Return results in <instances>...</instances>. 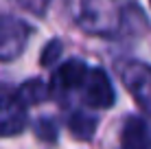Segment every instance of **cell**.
Wrapping results in <instances>:
<instances>
[{
  "instance_id": "cell-1",
  "label": "cell",
  "mask_w": 151,
  "mask_h": 149,
  "mask_svg": "<svg viewBox=\"0 0 151 149\" xmlns=\"http://www.w3.org/2000/svg\"><path fill=\"white\" fill-rule=\"evenodd\" d=\"M121 79L138 107L151 114V66L140 61H127L121 66Z\"/></svg>"
},
{
  "instance_id": "cell-2",
  "label": "cell",
  "mask_w": 151,
  "mask_h": 149,
  "mask_svg": "<svg viewBox=\"0 0 151 149\" xmlns=\"http://www.w3.org/2000/svg\"><path fill=\"white\" fill-rule=\"evenodd\" d=\"M79 90H83V103L90 110H107L116 101L110 77L101 68H88V75Z\"/></svg>"
},
{
  "instance_id": "cell-3",
  "label": "cell",
  "mask_w": 151,
  "mask_h": 149,
  "mask_svg": "<svg viewBox=\"0 0 151 149\" xmlns=\"http://www.w3.org/2000/svg\"><path fill=\"white\" fill-rule=\"evenodd\" d=\"M31 29L13 15H0V61L15 59L27 46Z\"/></svg>"
},
{
  "instance_id": "cell-4",
  "label": "cell",
  "mask_w": 151,
  "mask_h": 149,
  "mask_svg": "<svg viewBox=\"0 0 151 149\" xmlns=\"http://www.w3.org/2000/svg\"><path fill=\"white\" fill-rule=\"evenodd\" d=\"M88 75V66L81 59H68L53 73V81H50V90L57 96H66L72 90H79L83 79Z\"/></svg>"
},
{
  "instance_id": "cell-5",
  "label": "cell",
  "mask_w": 151,
  "mask_h": 149,
  "mask_svg": "<svg viewBox=\"0 0 151 149\" xmlns=\"http://www.w3.org/2000/svg\"><path fill=\"white\" fill-rule=\"evenodd\" d=\"M27 125V107L13 94L0 99V136H15Z\"/></svg>"
},
{
  "instance_id": "cell-6",
  "label": "cell",
  "mask_w": 151,
  "mask_h": 149,
  "mask_svg": "<svg viewBox=\"0 0 151 149\" xmlns=\"http://www.w3.org/2000/svg\"><path fill=\"white\" fill-rule=\"evenodd\" d=\"M121 149H151V125L140 116H129L123 125Z\"/></svg>"
},
{
  "instance_id": "cell-7",
  "label": "cell",
  "mask_w": 151,
  "mask_h": 149,
  "mask_svg": "<svg viewBox=\"0 0 151 149\" xmlns=\"http://www.w3.org/2000/svg\"><path fill=\"white\" fill-rule=\"evenodd\" d=\"M99 125L96 114H90V112H83V110H75L68 119V127H70V134L79 140H90L94 136V130Z\"/></svg>"
},
{
  "instance_id": "cell-8",
  "label": "cell",
  "mask_w": 151,
  "mask_h": 149,
  "mask_svg": "<svg viewBox=\"0 0 151 149\" xmlns=\"http://www.w3.org/2000/svg\"><path fill=\"white\" fill-rule=\"evenodd\" d=\"M15 99L20 101L24 107H31V105H37L42 101H46L50 96V90L46 88L44 81L40 79H29L27 83H22L18 90H15Z\"/></svg>"
},
{
  "instance_id": "cell-9",
  "label": "cell",
  "mask_w": 151,
  "mask_h": 149,
  "mask_svg": "<svg viewBox=\"0 0 151 149\" xmlns=\"http://www.w3.org/2000/svg\"><path fill=\"white\" fill-rule=\"evenodd\" d=\"M61 55V42L59 40H53V42L46 44L44 53H42V66H53Z\"/></svg>"
},
{
  "instance_id": "cell-10",
  "label": "cell",
  "mask_w": 151,
  "mask_h": 149,
  "mask_svg": "<svg viewBox=\"0 0 151 149\" xmlns=\"http://www.w3.org/2000/svg\"><path fill=\"white\" fill-rule=\"evenodd\" d=\"M35 134L40 138H44V140L53 143V140H57V127H55V123L42 119V121H37V125H35Z\"/></svg>"
},
{
  "instance_id": "cell-11",
  "label": "cell",
  "mask_w": 151,
  "mask_h": 149,
  "mask_svg": "<svg viewBox=\"0 0 151 149\" xmlns=\"http://www.w3.org/2000/svg\"><path fill=\"white\" fill-rule=\"evenodd\" d=\"M20 4H22L24 9H29L31 13L35 15H42L46 11V4H48V0H18Z\"/></svg>"
},
{
  "instance_id": "cell-12",
  "label": "cell",
  "mask_w": 151,
  "mask_h": 149,
  "mask_svg": "<svg viewBox=\"0 0 151 149\" xmlns=\"http://www.w3.org/2000/svg\"><path fill=\"white\" fill-rule=\"evenodd\" d=\"M2 96H4V94H2V88H0V99H2Z\"/></svg>"
},
{
  "instance_id": "cell-13",
  "label": "cell",
  "mask_w": 151,
  "mask_h": 149,
  "mask_svg": "<svg viewBox=\"0 0 151 149\" xmlns=\"http://www.w3.org/2000/svg\"><path fill=\"white\" fill-rule=\"evenodd\" d=\"M149 2H151V0H149Z\"/></svg>"
}]
</instances>
